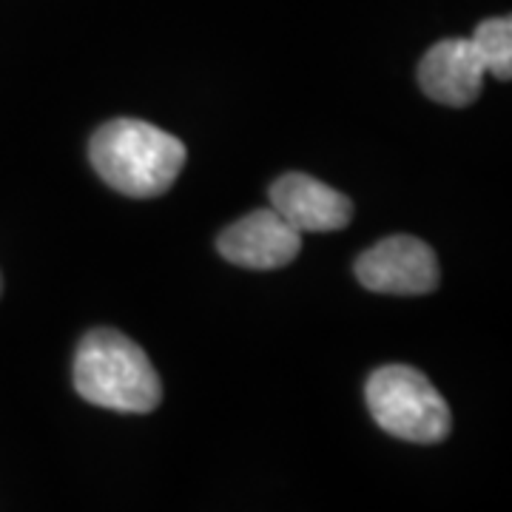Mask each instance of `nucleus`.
<instances>
[{"label":"nucleus","mask_w":512,"mask_h":512,"mask_svg":"<svg viewBox=\"0 0 512 512\" xmlns=\"http://www.w3.org/2000/svg\"><path fill=\"white\" fill-rule=\"evenodd\" d=\"M484 63L470 37H447L427 49L419 63L421 92L441 106L464 109L484 86Z\"/></svg>","instance_id":"nucleus-7"},{"label":"nucleus","mask_w":512,"mask_h":512,"mask_svg":"<svg viewBox=\"0 0 512 512\" xmlns=\"http://www.w3.org/2000/svg\"><path fill=\"white\" fill-rule=\"evenodd\" d=\"M473 46L484 63L487 74H495L498 80L512 77V20L490 18L481 20L473 32Z\"/></svg>","instance_id":"nucleus-8"},{"label":"nucleus","mask_w":512,"mask_h":512,"mask_svg":"<svg viewBox=\"0 0 512 512\" xmlns=\"http://www.w3.org/2000/svg\"><path fill=\"white\" fill-rule=\"evenodd\" d=\"M74 390L80 399L114 413H151L163 402V382L146 356L120 330H89L74 353Z\"/></svg>","instance_id":"nucleus-2"},{"label":"nucleus","mask_w":512,"mask_h":512,"mask_svg":"<svg viewBox=\"0 0 512 512\" xmlns=\"http://www.w3.org/2000/svg\"><path fill=\"white\" fill-rule=\"evenodd\" d=\"M217 248L239 268L274 271L296 259L302 248V234L274 208H259L228 225L217 239Z\"/></svg>","instance_id":"nucleus-5"},{"label":"nucleus","mask_w":512,"mask_h":512,"mask_svg":"<svg viewBox=\"0 0 512 512\" xmlns=\"http://www.w3.org/2000/svg\"><path fill=\"white\" fill-rule=\"evenodd\" d=\"M0 293H3V279H0Z\"/></svg>","instance_id":"nucleus-9"},{"label":"nucleus","mask_w":512,"mask_h":512,"mask_svg":"<svg viewBox=\"0 0 512 512\" xmlns=\"http://www.w3.org/2000/svg\"><path fill=\"white\" fill-rule=\"evenodd\" d=\"M271 208L291 222L299 234L342 231L353 220V202L342 191L299 171L282 174L271 185Z\"/></svg>","instance_id":"nucleus-6"},{"label":"nucleus","mask_w":512,"mask_h":512,"mask_svg":"<svg viewBox=\"0 0 512 512\" xmlns=\"http://www.w3.org/2000/svg\"><path fill=\"white\" fill-rule=\"evenodd\" d=\"M185 157L188 151L174 134L134 117L109 120L89 143V160L103 183L137 200L165 194L177 183Z\"/></svg>","instance_id":"nucleus-1"},{"label":"nucleus","mask_w":512,"mask_h":512,"mask_svg":"<svg viewBox=\"0 0 512 512\" xmlns=\"http://www.w3.org/2000/svg\"><path fill=\"white\" fill-rule=\"evenodd\" d=\"M367 407L376 424L393 439L439 444L453 430V416L433 382L410 365H384L370 373Z\"/></svg>","instance_id":"nucleus-3"},{"label":"nucleus","mask_w":512,"mask_h":512,"mask_svg":"<svg viewBox=\"0 0 512 512\" xmlns=\"http://www.w3.org/2000/svg\"><path fill=\"white\" fill-rule=\"evenodd\" d=\"M439 259L424 239L387 237L356 259V279L367 291L421 296L439 288Z\"/></svg>","instance_id":"nucleus-4"}]
</instances>
